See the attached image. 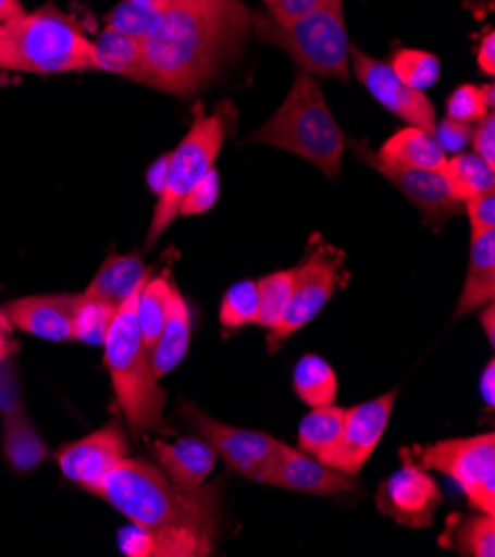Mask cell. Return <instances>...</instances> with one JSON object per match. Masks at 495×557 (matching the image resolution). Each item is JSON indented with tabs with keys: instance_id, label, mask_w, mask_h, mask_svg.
Instances as JSON below:
<instances>
[{
	"instance_id": "cell-4",
	"label": "cell",
	"mask_w": 495,
	"mask_h": 557,
	"mask_svg": "<svg viewBox=\"0 0 495 557\" xmlns=\"http://www.w3.org/2000/svg\"><path fill=\"white\" fill-rule=\"evenodd\" d=\"M247 140L296 153L318 166L329 181L341 174L347 147L345 134L329 109L318 81L305 72L294 78L276 114Z\"/></svg>"
},
{
	"instance_id": "cell-32",
	"label": "cell",
	"mask_w": 495,
	"mask_h": 557,
	"mask_svg": "<svg viewBox=\"0 0 495 557\" xmlns=\"http://www.w3.org/2000/svg\"><path fill=\"white\" fill-rule=\"evenodd\" d=\"M493 111V85H460L449 102H447V119L462 123H478Z\"/></svg>"
},
{
	"instance_id": "cell-15",
	"label": "cell",
	"mask_w": 495,
	"mask_h": 557,
	"mask_svg": "<svg viewBox=\"0 0 495 557\" xmlns=\"http://www.w3.org/2000/svg\"><path fill=\"white\" fill-rule=\"evenodd\" d=\"M351 149L358 156H362V160L369 162V166H373L378 174H382L392 185H396L407 196V200H411L424 213L426 222H431V225H437V222H445L465 211V202H460L454 196L449 183L440 172L384 164L362 140H354Z\"/></svg>"
},
{
	"instance_id": "cell-35",
	"label": "cell",
	"mask_w": 495,
	"mask_h": 557,
	"mask_svg": "<svg viewBox=\"0 0 495 557\" xmlns=\"http://www.w3.org/2000/svg\"><path fill=\"white\" fill-rule=\"evenodd\" d=\"M158 14L160 12H156V10L136 5L134 0H123V3L116 5L112 10V14L107 16V27L119 29L123 34H129V36H136L143 40L149 34V29L153 27Z\"/></svg>"
},
{
	"instance_id": "cell-12",
	"label": "cell",
	"mask_w": 495,
	"mask_h": 557,
	"mask_svg": "<svg viewBox=\"0 0 495 557\" xmlns=\"http://www.w3.org/2000/svg\"><path fill=\"white\" fill-rule=\"evenodd\" d=\"M378 509L409 529H429L437 507L443 505V491L435 480L413 460H405L403 469L382 482Z\"/></svg>"
},
{
	"instance_id": "cell-6",
	"label": "cell",
	"mask_w": 495,
	"mask_h": 557,
	"mask_svg": "<svg viewBox=\"0 0 495 557\" xmlns=\"http://www.w3.org/2000/svg\"><path fill=\"white\" fill-rule=\"evenodd\" d=\"M251 29L262 42L287 51L305 74L318 78H349L351 45L343 0H324L313 12L289 23L251 14Z\"/></svg>"
},
{
	"instance_id": "cell-2",
	"label": "cell",
	"mask_w": 495,
	"mask_h": 557,
	"mask_svg": "<svg viewBox=\"0 0 495 557\" xmlns=\"http://www.w3.org/2000/svg\"><path fill=\"white\" fill-rule=\"evenodd\" d=\"M249 32L243 0H174L143 38V83L191 96L238 55Z\"/></svg>"
},
{
	"instance_id": "cell-41",
	"label": "cell",
	"mask_w": 495,
	"mask_h": 557,
	"mask_svg": "<svg viewBox=\"0 0 495 557\" xmlns=\"http://www.w3.org/2000/svg\"><path fill=\"white\" fill-rule=\"evenodd\" d=\"M478 67L493 76L495 74V36L493 32H486V36L482 38L480 42V49H478Z\"/></svg>"
},
{
	"instance_id": "cell-14",
	"label": "cell",
	"mask_w": 495,
	"mask_h": 557,
	"mask_svg": "<svg viewBox=\"0 0 495 557\" xmlns=\"http://www.w3.org/2000/svg\"><path fill=\"white\" fill-rule=\"evenodd\" d=\"M127 435L114 420L107 426L67 444L59 454V465L70 482L98 495L107 475L127 458Z\"/></svg>"
},
{
	"instance_id": "cell-36",
	"label": "cell",
	"mask_w": 495,
	"mask_h": 557,
	"mask_svg": "<svg viewBox=\"0 0 495 557\" xmlns=\"http://www.w3.org/2000/svg\"><path fill=\"white\" fill-rule=\"evenodd\" d=\"M218 196H220V174H218V170L213 166V170H209L189 189V194L181 202L178 215H200V213H207L218 202Z\"/></svg>"
},
{
	"instance_id": "cell-39",
	"label": "cell",
	"mask_w": 495,
	"mask_h": 557,
	"mask_svg": "<svg viewBox=\"0 0 495 557\" xmlns=\"http://www.w3.org/2000/svg\"><path fill=\"white\" fill-rule=\"evenodd\" d=\"M262 3L267 5V16H271L276 23H289L313 12L324 0H262Z\"/></svg>"
},
{
	"instance_id": "cell-17",
	"label": "cell",
	"mask_w": 495,
	"mask_h": 557,
	"mask_svg": "<svg viewBox=\"0 0 495 557\" xmlns=\"http://www.w3.org/2000/svg\"><path fill=\"white\" fill-rule=\"evenodd\" d=\"M81 296L59 294V296H29L12 300L3 307V313L10 326H16L29 336L49 341V343H67L74 341L72 322Z\"/></svg>"
},
{
	"instance_id": "cell-26",
	"label": "cell",
	"mask_w": 495,
	"mask_h": 557,
	"mask_svg": "<svg viewBox=\"0 0 495 557\" xmlns=\"http://www.w3.org/2000/svg\"><path fill=\"white\" fill-rule=\"evenodd\" d=\"M440 174L445 176L460 202L484 191H495V170L475 153L460 151L454 158H447Z\"/></svg>"
},
{
	"instance_id": "cell-27",
	"label": "cell",
	"mask_w": 495,
	"mask_h": 557,
	"mask_svg": "<svg viewBox=\"0 0 495 557\" xmlns=\"http://www.w3.org/2000/svg\"><path fill=\"white\" fill-rule=\"evenodd\" d=\"M174 287L176 285L172 283L170 271H162L153 277H147V283L140 289L136 311H138V324H140L143 341H145V347L149 351H151V347L158 338V333L162 329L164 315H168Z\"/></svg>"
},
{
	"instance_id": "cell-13",
	"label": "cell",
	"mask_w": 495,
	"mask_h": 557,
	"mask_svg": "<svg viewBox=\"0 0 495 557\" xmlns=\"http://www.w3.org/2000/svg\"><path fill=\"white\" fill-rule=\"evenodd\" d=\"M351 63L358 81L367 91L392 114L403 119L409 127H420L424 132L435 129V107L424 96V91L411 89L398 78L389 63L378 61L362 49H351Z\"/></svg>"
},
{
	"instance_id": "cell-42",
	"label": "cell",
	"mask_w": 495,
	"mask_h": 557,
	"mask_svg": "<svg viewBox=\"0 0 495 557\" xmlns=\"http://www.w3.org/2000/svg\"><path fill=\"white\" fill-rule=\"evenodd\" d=\"M168 164H170V153H164L162 158H158L153 164H151V170H149V174H147V183H149V187L156 191V196L162 191V187H164V178H168Z\"/></svg>"
},
{
	"instance_id": "cell-40",
	"label": "cell",
	"mask_w": 495,
	"mask_h": 557,
	"mask_svg": "<svg viewBox=\"0 0 495 557\" xmlns=\"http://www.w3.org/2000/svg\"><path fill=\"white\" fill-rule=\"evenodd\" d=\"M471 147L473 153L480 156L488 166L495 170V116L493 111L486 114L482 121H478V127L471 134Z\"/></svg>"
},
{
	"instance_id": "cell-23",
	"label": "cell",
	"mask_w": 495,
	"mask_h": 557,
	"mask_svg": "<svg viewBox=\"0 0 495 557\" xmlns=\"http://www.w3.org/2000/svg\"><path fill=\"white\" fill-rule=\"evenodd\" d=\"M94 42V72L119 74L143 83V40L107 27Z\"/></svg>"
},
{
	"instance_id": "cell-45",
	"label": "cell",
	"mask_w": 495,
	"mask_h": 557,
	"mask_svg": "<svg viewBox=\"0 0 495 557\" xmlns=\"http://www.w3.org/2000/svg\"><path fill=\"white\" fill-rule=\"evenodd\" d=\"M493 315H495V307H493V302H488V305H484L482 307V315H480V322H482V326H484V331H486V338L493 343V338H495V324H493Z\"/></svg>"
},
{
	"instance_id": "cell-30",
	"label": "cell",
	"mask_w": 495,
	"mask_h": 557,
	"mask_svg": "<svg viewBox=\"0 0 495 557\" xmlns=\"http://www.w3.org/2000/svg\"><path fill=\"white\" fill-rule=\"evenodd\" d=\"M114 305H109L98 298H87L81 294L78 307L74 311L72 322V336L78 343L85 345H102L107 338V331L112 326V320L116 315Z\"/></svg>"
},
{
	"instance_id": "cell-46",
	"label": "cell",
	"mask_w": 495,
	"mask_h": 557,
	"mask_svg": "<svg viewBox=\"0 0 495 557\" xmlns=\"http://www.w3.org/2000/svg\"><path fill=\"white\" fill-rule=\"evenodd\" d=\"M16 345L10 341V336H0V362H5L8 358H12V354H16Z\"/></svg>"
},
{
	"instance_id": "cell-48",
	"label": "cell",
	"mask_w": 495,
	"mask_h": 557,
	"mask_svg": "<svg viewBox=\"0 0 495 557\" xmlns=\"http://www.w3.org/2000/svg\"><path fill=\"white\" fill-rule=\"evenodd\" d=\"M0 336H10V322L3 311H0Z\"/></svg>"
},
{
	"instance_id": "cell-7",
	"label": "cell",
	"mask_w": 495,
	"mask_h": 557,
	"mask_svg": "<svg viewBox=\"0 0 495 557\" xmlns=\"http://www.w3.org/2000/svg\"><path fill=\"white\" fill-rule=\"evenodd\" d=\"M236 125V107L230 100H223L213 114H205L202 104L196 107L194 123L187 136L170 153L168 178L158 194V202L151 215V225L145 247L151 249L162 234L170 230L172 222L178 218L181 202L189 189L215 166V160L223 149L232 127Z\"/></svg>"
},
{
	"instance_id": "cell-16",
	"label": "cell",
	"mask_w": 495,
	"mask_h": 557,
	"mask_svg": "<svg viewBox=\"0 0 495 557\" xmlns=\"http://www.w3.org/2000/svg\"><path fill=\"white\" fill-rule=\"evenodd\" d=\"M262 484L309 495H341L356 488L354 475L326 467L318 458L287 444H281L276 458L262 475Z\"/></svg>"
},
{
	"instance_id": "cell-8",
	"label": "cell",
	"mask_w": 495,
	"mask_h": 557,
	"mask_svg": "<svg viewBox=\"0 0 495 557\" xmlns=\"http://www.w3.org/2000/svg\"><path fill=\"white\" fill-rule=\"evenodd\" d=\"M345 271V251L329 245L324 240H315L302 262L292 269L294 283L292 296L285 309L283 320L267 331V349L273 354L279 347L294 336L296 331L305 329L313 318L332 300L334 292L343 285Z\"/></svg>"
},
{
	"instance_id": "cell-18",
	"label": "cell",
	"mask_w": 495,
	"mask_h": 557,
	"mask_svg": "<svg viewBox=\"0 0 495 557\" xmlns=\"http://www.w3.org/2000/svg\"><path fill=\"white\" fill-rule=\"evenodd\" d=\"M153 454L164 475L187 491L205 486L218 458L205 437H181L176 442L158 440Z\"/></svg>"
},
{
	"instance_id": "cell-11",
	"label": "cell",
	"mask_w": 495,
	"mask_h": 557,
	"mask_svg": "<svg viewBox=\"0 0 495 557\" xmlns=\"http://www.w3.org/2000/svg\"><path fill=\"white\" fill-rule=\"evenodd\" d=\"M396 398L398 392H389L375 400L347 409L345 424L336 444L318 460L341 473L358 475L378 449L384 431L389 426Z\"/></svg>"
},
{
	"instance_id": "cell-34",
	"label": "cell",
	"mask_w": 495,
	"mask_h": 557,
	"mask_svg": "<svg viewBox=\"0 0 495 557\" xmlns=\"http://www.w3.org/2000/svg\"><path fill=\"white\" fill-rule=\"evenodd\" d=\"M460 555L469 557H493L495 555V516L478 513L467 518L454 542Z\"/></svg>"
},
{
	"instance_id": "cell-5",
	"label": "cell",
	"mask_w": 495,
	"mask_h": 557,
	"mask_svg": "<svg viewBox=\"0 0 495 557\" xmlns=\"http://www.w3.org/2000/svg\"><path fill=\"white\" fill-rule=\"evenodd\" d=\"M138 287L116 309L112 326L107 331L104 364L112 375L116 400L125 413L132 433L158 431L162 426L164 411V388L151 371L149 349L145 347L140 324H138Z\"/></svg>"
},
{
	"instance_id": "cell-43",
	"label": "cell",
	"mask_w": 495,
	"mask_h": 557,
	"mask_svg": "<svg viewBox=\"0 0 495 557\" xmlns=\"http://www.w3.org/2000/svg\"><path fill=\"white\" fill-rule=\"evenodd\" d=\"M480 394L486 403L488 409H493L495 405V362L488 360V364L484 367V373L480 377Z\"/></svg>"
},
{
	"instance_id": "cell-19",
	"label": "cell",
	"mask_w": 495,
	"mask_h": 557,
	"mask_svg": "<svg viewBox=\"0 0 495 557\" xmlns=\"http://www.w3.org/2000/svg\"><path fill=\"white\" fill-rule=\"evenodd\" d=\"M189 338H191V313H189L187 300L183 298L178 287H174L168 315H164L162 329L149 351L151 371L158 380L170 375L176 367L183 364L189 351Z\"/></svg>"
},
{
	"instance_id": "cell-44",
	"label": "cell",
	"mask_w": 495,
	"mask_h": 557,
	"mask_svg": "<svg viewBox=\"0 0 495 557\" xmlns=\"http://www.w3.org/2000/svg\"><path fill=\"white\" fill-rule=\"evenodd\" d=\"M25 12L21 0H0V23L12 21Z\"/></svg>"
},
{
	"instance_id": "cell-3",
	"label": "cell",
	"mask_w": 495,
	"mask_h": 557,
	"mask_svg": "<svg viewBox=\"0 0 495 557\" xmlns=\"http://www.w3.org/2000/svg\"><path fill=\"white\" fill-rule=\"evenodd\" d=\"M0 70L21 74L94 72V42L57 8L0 23Z\"/></svg>"
},
{
	"instance_id": "cell-29",
	"label": "cell",
	"mask_w": 495,
	"mask_h": 557,
	"mask_svg": "<svg viewBox=\"0 0 495 557\" xmlns=\"http://www.w3.org/2000/svg\"><path fill=\"white\" fill-rule=\"evenodd\" d=\"M292 283H294L292 269L269 273L262 277V281L256 283L258 287V322L256 324L258 326L271 331L283 320L289 296H292Z\"/></svg>"
},
{
	"instance_id": "cell-47",
	"label": "cell",
	"mask_w": 495,
	"mask_h": 557,
	"mask_svg": "<svg viewBox=\"0 0 495 557\" xmlns=\"http://www.w3.org/2000/svg\"><path fill=\"white\" fill-rule=\"evenodd\" d=\"M136 5L140 8H147V10H156V12H162L164 8H170L174 0H134Z\"/></svg>"
},
{
	"instance_id": "cell-28",
	"label": "cell",
	"mask_w": 495,
	"mask_h": 557,
	"mask_svg": "<svg viewBox=\"0 0 495 557\" xmlns=\"http://www.w3.org/2000/svg\"><path fill=\"white\" fill-rule=\"evenodd\" d=\"M345 411L347 409L336 407V405L313 407V411L309 416H305L300 422L298 449L313 458H320L324 451L332 449L343 431Z\"/></svg>"
},
{
	"instance_id": "cell-20",
	"label": "cell",
	"mask_w": 495,
	"mask_h": 557,
	"mask_svg": "<svg viewBox=\"0 0 495 557\" xmlns=\"http://www.w3.org/2000/svg\"><path fill=\"white\" fill-rule=\"evenodd\" d=\"M495 298V230L471 234L469 273L456 307V320L482 309Z\"/></svg>"
},
{
	"instance_id": "cell-25",
	"label": "cell",
	"mask_w": 495,
	"mask_h": 557,
	"mask_svg": "<svg viewBox=\"0 0 495 557\" xmlns=\"http://www.w3.org/2000/svg\"><path fill=\"white\" fill-rule=\"evenodd\" d=\"M294 388L298 400L311 409L334 405L338 396V377L320 356H302L294 369Z\"/></svg>"
},
{
	"instance_id": "cell-37",
	"label": "cell",
	"mask_w": 495,
	"mask_h": 557,
	"mask_svg": "<svg viewBox=\"0 0 495 557\" xmlns=\"http://www.w3.org/2000/svg\"><path fill=\"white\" fill-rule=\"evenodd\" d=\"M471 134H473V125L454 121V119H445L443 123H435V129H433L437 145L449 153L465 151V147L471 145Z\"/></svg>"
},
{
	"instance_id": "cell-31",
	"label": "cell",
	"mask_w": 495,
	"mask_h": 557,
	"mask_svg": "<svg viewBox=\"0 0 495 557\" xmlns=\"http://www.w3.org/2000/svg\"><path fill=\"white\" fill-rule=\"evenodd\" d=\"M403 83L411 89L426 91L440 78V61L431 51L422 49H398L389 63Z\"/></svg>"
},
{
	"instance_id": "cell-21",
	"label": "cell",
	"mask_w": 495,
	"mask_h": 557,
	"mask_svg": "<svg viewBox=\"0 0 495 557\" xmlns=\"http://www.w3.org/2000/svg\"><path fill=\"white\" fill-rule=\"evenodd\" d=\"M151 269L145 267L140 256H121L109 253L91 283L87 285L85 294L87 298H98L109 305L119 307L123 300H127L138 287L147 283Z\"/></svg>"
},
{
	"instance_id": "cell-22",
	"label": "cell",
	"mask_w": 495,
	"mask_h": 557,
	"mask_svg": "<svg viewBox=\"0 0 495 557\" xmlns=\"http://www.w3.org/2000/svg\"><path fill=\"white\" fill-rule=\"evenodd\" d=\"M375 158L392 166L443 172L447 151L437 145L431 132H424L420 127H405L380 147Z\"/></svg>"
},
{
	"instance_id": "cell-38",
	"label": "cell",
	"mask_w": 495,
	"mask_h": 557,
	"mask_svg": "<svg viewBox=\"0 0 495 557\" xmlns=\"http://www.w3.org/2000/svg\"><path fill=\"white\" fill-rule=\"evenodd\" d=\"M465 211L471 222V232L495 230V191H484L465 200Z\"/></svg>"
},
{
	"instance_id": "cell-24",
	"label": "cell",
	"mask_w": 495,
	"mask_h": 557,
	"mask_svg": "<svg viewBox=\"0 0 495 557\" xmlns=\"http://www.w3.org/2000/svg\"><path fill=\"white\" fill-rule=\"evenodd\" d=\"M3 451L12 469L21 473L36 469L47 458V444L18 405L3 409Z\"/></svg>"
},
{
	"instance_id": "cell-10",
	"label": "cell",
	"mask_w": 495,
	"mask_h": 557,
	"mask_svg": "<svg viewBox=\"0 0 495 557\" xmlns=\"http://www.w3.org/2000/svg\"><path fill=\"white\" fill-rule=\"evenodd\" d=\"M185 416L198 435L211 444L215 456L223 458L230 469L253 482H262V475L283 444L269 433L218 422L191 405L185 407Z\"/></svg>"
},
{
	"instance_id": "cell-1",
	"label": "cell",
	"mask_w": 495,
	"mask_h": 557,
	"mask_svg": "<svg viewBox=\"0 0 495 557\" xmlns=\"http://www.w3.org/2000/svg\"><path fill=\"white\" fill-rule=\"evenodd\" d=\"M98 497L121 511L138 533H125V555H209L213 548L218 529L213 486L187 491L162 469L125 458L107 475Z\"/></svg>"
},
{
	"instance_id": "cell-33",
	"label": "cell",
	"mask_w": 495,
	"mask_h": 557,
	"mask_svg": "<svg viewBox=\"0 0 495 557\" xmlns=\"http://www.w3.org/2000/svg\"><path fill=\"white\" fill-rule=\"evenodd\" d=\"M258 322V287L251 281L234 285L220 305V324L234 331Z\"/></svg>"
},
{
	"instance_id": "cell-9",
	"label": "cell",
	"mask_w": 495,
	"mask_h": 557,
	"mask_svg": "<svg viewBox=\"0 0 495 557\" xmlns=\"http://www.w3.org/2000/svg\"><path fill=\"white\" fill-rule=\"evenodd\" d=\"M418 465L451 478L480 513L495 516V435L454 437L418 449Z\"/></svg>"
}]
</instances>
